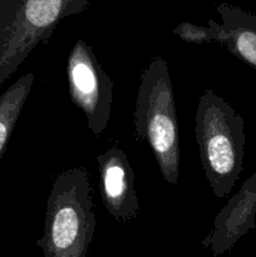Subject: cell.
I'll list each match as a JSON object with an SVG mask.
<instances>
[{
	"label": "cell",
	"instance_id": "obj_1",
	"mask_svg": "<svg viewBox=\"0 0 256 257\" xmlns=\"http://www.w3.org/2000/svg\"><path fill=\"white\" fill-rule=\"evenodd\" d=\"M95 225L87 170L73 167L63 171L47 200L44 233L37 246L44 257H87Z\"/></svg>",
	"mask_w": 256,
	"mask_h": 257
},
{
	"label": "cell",
	"instance_id": "obj_10",
	"mask_svg": "<svg viewBox=\"0 0 256 257\" xmlns=\"http://www.w3.org/2000/svg\"><path fill=\"white\" fill-rule=\"evenodd\" d=\"M173 34L177 35L183 42L201 44L205 42H218L222 39V28L213 19L208 20V27L195 25L191 23H180L173 29Z\"/></svg>",
	"mask_w": 256,
	"mask_h": 257
},
{
	"label": "cell",
	"instance_id": "obj_9",
	"mask_svg": "<svg viewBox=\"0 0 256 257\" xmlns=\"http://www.w3.org/2000/svg\"><path fill=\"white\" fill-rule=\"evenodd\" d=\"M33 83L34 74L28 73L20 77L0 95V160L5 153L8 142L29 97Z\"/></svg>",
	"mask_w": 256,
	"mask_h": 257
},
{
	"label": "cell",
	"instance_id": "obj_6",
	"mask_svg": "<svg viewBox=\"0 0 256 257\" xmlns=\"http://www.w3.org/2000/svg\"><path fill=\"white\" fill-rule=\"evenodd\" d=\"M97 162L105 210L118 222H131L140 212V202L128 156L120 148L110 147L98 156Z\"/></svg>",
	"mask_w": 256,
	"mask_h": 257
},
{
	"label": "cell",
	"instance_id": "obj_8",
	"mask_svg": "<svg viewBox=\"0 0 256 257\" xmlns=\"http://www.w3.org/2000/svg\"><path fill=\"white\" fill-rule=\"evenodd\" d=\"M222 19L221 44L233 55L256 69V15L235 5H217Z\"/></svg>",
	"mask_w": 256,
	"mask_h": 257
},
{
	"label": "cell",
	"instance_id": "obj_3",
	"mask_svg": "<svg viewBox=\"0 0 256 257\" xmlns=\"http://www.w3.org/2000/svg\"><path fill=\"white\" fill-rule=\"evenodd\" d=\"M133 123L136 140L138 142L147 141L166 182L178 186V118L165 58H153L141 75Z\"/></svg>",
	"mask_w": 256,
	"mask_h": 257
},
{
	"label": "cell",
	"instance_id": "obj_5",
	"mask_svg": "<svg viewBox=\"0 0 256 257\" xmlns=\"http://www.w3.org/2000/svg\"><path fill=\"white\" fill-rule=\"evenodd\" d=\"M67 77L73 104L83 110L88 128L98 137L109 122L113 82L102 68L92 47L83 40H77L70 50Z\"/></svg>",
	"mask_w": 256,
	"mask_h": 257
},
{
	"label": "cell",
	"instance_id": "obj_7",
	"mask_svg": "<svg viewBox=\"0 0 256 257\" xmlns=\"http://www.w3.org/2000/svg\"><path fill=\"white\" fill-rule=\"evenodd\" d=\"M256 172L243 182L213 220L212 230L201 245L211 257H220L232 250L235 243L256 226Z\"/></svg>",
	"mask_w": 256,
	"mask_h": 257
},
{
	"label": "cell",
	"instance_id": "obj_11",
	"mask_svg": "<svg viewBox=\"0 0 256 257\" xmlns=\"http://www.w3.org/2000/svg\"><path fill=\"white\" fill-rule=\"evenodd\" d=\"M255 230H256V226H255Z\"/></svg>",
	"mask_w": 256,
	"mask_h": 257
},
{
	"label": "cell",
	"instance_id": "obj_4",
	"mask_svg": "<svg viewBox=\"0 0 256 257\" xmlns=\"http://www.w3.org/2000/svg\"><path fill=\"white\" fill-rule=\"evenodd\" d=\"M90 0H0V85L63 19L87 10Z\"/></svg>",
	"mask_w": 256,
	"mask_h": 257
},
{
	"label": "cell",
	"instance_id": "obj_2",
	"mask_svg": "<svg viewBox=\"0 0 256 257\" xmlns=\"http://www.w3.org/2000/svg\"><path fill=\"white\" fill-rule=\"evenodd\" d=\"M195 119L196 141L206 178L216 197H227L242 172V117L215 90L206 89L198 99Z\"/></svg>",
	"mask_w": 256,
	"mask_h": 257
}]
</instances>
